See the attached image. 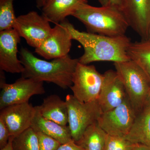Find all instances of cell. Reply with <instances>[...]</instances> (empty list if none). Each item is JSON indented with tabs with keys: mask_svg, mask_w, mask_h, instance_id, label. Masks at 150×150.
<instances>
[{
	"mask_svg": "<svg viewBox=\"0 0 150 150\" xmlns=\"http://www.w3.org/2000/svg\"><path fill=\"white\" fill-rule=\"evenodd\" d=\"M69 31L73 40L77 41L83 47V54L79 58V63L88 65L97 62L114 63L130 60L128 49L131 43L126 35L108 36L76 29L69 22H62Z\"/></svg>",
	"mask_w": 150,
	"mask_h": 150,
	"instance_id": "obj_1",
	"label": "cell"
},
{
	"mask_svg": "<svg viewBox=\"0 0 150 150\" xmlns=\"http://www.w3.org/2000/svg\"><path fill=\"white\" fill-rule=\"evenodd\" d=\"M19 59L24 67L22 77L52 83L63 89L71 87L79 59L68 55L50 62L38 58L27 48H22Z\"/></svg>",
	"mask_w": 150,
	"mask_h": 150,
	"instance_id": "obj_2",
	"label": "cell"
},
{
	"mask_svg": "<svg viewBox=\"0 0 150 150\" xmlns=\"http://www.w3.org/2000/svg\"><path fill=\"white\" fill-rule=\"evenodd\" d=\"M72 16L81 22L92 33L108 36L126 35L130 27L119 8L109 5L95 7L84 4Z\"/></svg>",
	"mask_w": 150,
	"mask_h": 150,
	"instance_id": "obj_3",
	"label": "cell"
},
{
	"mask_svg": "<svg viewBox=\"0 0 150 150\" xmlns=\"http://www.w3.org/2000/svg\"><path fill=\"white\" fill-rule=\"evenodd\" d=\"M115 71L124 85L128 98L137 115L142 112L150 90V81L132 60L114 63Z\"/></svg>",
	"mask_w": 150,
	"mask_h": 150,
	"instance_id": "obj_4",
	"label": "cell"
},
{
	"mask_svg": "<svg viewBox=\"0 0 150 150\" xmlns=\"http://www.w3.org/2000/svg\"><path fill=\"white\" fill-rule=\"evenodd\" d=\"M68 110V123L72 139L78 142L86 129L98 122L102 111L97 100L82 102L73 95L68 94L65 99Z\"/></svg>",
	"mask_w": 150,
	"mask_h": 150,
	"instance_id": "obj_5",
	"label": "cell"
},
{
	"mask_svg": "<svg viewBox=\"0 0 150 150\" xmlns=\"http://www.w3.org/2000/svg\"><path fill=\"white\" fill-rule=\"evenodd\" d=\"M104 76L94 65L78 62L73 75L72 85L70 88L74 96L82 102L97 100Z\"/></svg>",
	"mask_w": 150,
	"mask_h": 150,
	"instance_id": "obj_6",
	"label": "cell"
},
{
	"mask_svg": "<svg viewBox=\"0 0 150 150\" xmlns=\"http://www.w3.org/2000/svg\"><path fill=\"white\" fill-rule=\"evenodd\" d=\"M137 115L128 97L117 107L103 112L98 123L107 134L125 137L132 128Z\"/></svg>",
	"mask_w": 150,
	"mask_h": 150,
	"instance_id": "obj_7",
	"label": "cell"
},
{
	"mask_svg": "<svg viewBox=\"0 0 150 150\" xmlns=\"http://www.w3.org/2000/svg\"><path fill=\"white\" fill-rule=\"evenodd\" d=\"M13 28L28 45L35 48L42 44L52 29L48 19L34 11L17 17Z\"/></svg>",
	"mask_w": 150,
	"mask_h": 150,
	"instance_id": "obj_8",
	"label": "cell"
},
{
	"mask_svg": "<svg viewBox=\"0 0 150 150\" xmlns=\"http://www.w3.org/2000/svg\"><path fill=\"white\" fill-rule=\"evenodd\" d=\"M0 110L13 105L28 102L31 97L46 92L43 82L22 76L13 83L0 84Z\"/></svg>",
	"mask_w": 150,
	"mask_h": 150,
	"instance_id": "obj_9",
	"label": "cell"
},
{
	"mask_svg": "<svg viewBox=\"0 0 150 150\" xmlns=\"http://www.w3.org/2000/svg\"><path fill=\"white\" fill-rule=\"evenodd\" d=\"M118 8L129 26L142 38L148 40L150 25V0H121Z\"/></svg>",
	"mask_w": 150,
	"mask_h": 150,
	"instance_id": "obj_10",
	"label": "cell"
},
{
	"mask_svg": "<svg viewBox=\"0 0 150 150\" xmlns=\"http://www.w3.org/2000/svg\"><path fill=\"white\" fill-rule=\"evenodd\" d=\"M72 40L69 31L61 22L52 28L50 35L35 52L46 60L62 58L69 55Z\"/></svg>",
	"mask_w": 150,
	"mask_h": 150,
	"instance_id": "obj_11",
	"label": "cell"
},
{
	"mask_svg": "<svg viewBox=\"0 0 150 150\" xmlns=\"http://www.w3.org/2000/svg\"><path fill=\"white\" fill-rule=\"evenodd\" d=\"M21 37L15 29L0 31V69L11 74H22L24 68L18 57Z\"/></svg>",
	"mask_w": 150,
	"mask_h": 150,
	"instance_id": "obj_12",
	"label": "cell"
},
{
	"mask_svg": "<svg viewBox=\"0 0 150 150\" xmlns=\"http://www.w3.org/2000/svg\"><path fill=\"white\" fill-rule=\"evenodd\" d=\"M97 101L102 112L112 110L120 105L128 98L124 85L116 71L108 70Z\"/></svg>",
	"mask_w": 150,
	"mask_h": 150,
	"instance_id": "obj_13",
	"label": "cell"
},
{
	"mask_svg": "<svg viewBox=\"0 0 150 150\" xmlns=\"http://www.w3.org/2000/svg\"><path fill=\"white\" fill-rule=\"evenodd\" d=\"M36 110L29 102L13 105L1 110L0 118L4 121L11 136L15 137L31 127Z\"/></svg>",
	"mask_w": 150,
	"mask_h": 150,
	"instance_id": "obj_14",
	"label": "cell"
},
{
	"mask_svg": "<svg viewBox=\"0 0 150 150\" xmlns=\"http://www.w3.org/2000/svg\"><path fill=\"white\" fill-rule=\"evenodd\" d=\"M88 2V0H47L42 8V15L50 22L58 24Z\"/></svg>",
	"mask_w": 150,
	"mask_h": 150,
	"instance_id": "obj_15",
	"label": "cell"
},
{
	"mask_svg": "<svg viewBox=\"0 0 150 150\" xmlns=\"http://www.w3.org/2000/svg\"><path fill=\"white\" fill-rule=\"evenodd\" d=\"M35 107L36 112L30 127L35 132H40L50 136L62 144L73 140L69 126H62L44 118Z\"/></svg>",
	"mask_w": 150,
	"mask_h": 150,
	"instance_id": "obj_16",
	"label": "cell"
},
{
	"mask_svg": "<svg viewBox=\"0 0 150 150\" xmlns=\"http://www.w3.org/2000/svg\"><path fill=\"white\" fill-rule=\"evenodd\" d=\"M35 107L44 118L62 126H67L68 110L67 103L59 96H49L43 99L42 104Z\"/></svg>",
	"mask_w": 150,
	"mask_h": 150,
	"instance_id": "obj_17",
	"label": "cell"
},
{
	"mask_svg": "<svg viewBox=\"0 0 150 150\" xmlns=\"http://www.w3.org/2000/svg\"><path fill=\"white\" fill-rule=\"evenodd\" d=\"M124 137L133 144L150 147V111H143L137 115L131 130Z\"/></svg>",
	"mask_w": 150,
	"mask_h": 150,
	"instance_id": "obj_18",
	"label": "cell"
},
{
	"mask_svg": "<svg viewBox=\"0 0 150 150\" xmlns=\"http://www.w3.org/2000/svg\"><path fill=\"white\" fill-rule=\"evenodd\" d=\"M107 135L97 122L88 126L76 143L84 150H103Z\"/></svg>",
	"mask_w": 150,
	"mask_h": 150,
	"instance_id": "obj_19",
	"label": "cell"
},
{
	"mask_svg": "<svg viewBox=\"0 0 150 150\" xmlns=\"http://www.w3.org/2000/svg\"><path fill=\"white\" fill-rule=\"evenodd\" d=\"M130 60L139 65L150 81V42L148 40L131 42L128 49Z\"/></svg>",
	"mask_w": 150,
	"mask_h": 150,
	"instance_id": "obj_20",
	"label": "cell"
},
{
	"mask_svg": "<svg viewBox=\"0 0 150 150\" xmlns=\"http://www.w3.org/2000/svg\"><path fill=\"white\" fill-rule=\"evenodd\" d=\"M13 150H39L37 132L31 127L14 137Z\"/></svg>",
	"mask_w": 150,
	"mask_h": 150,
	"instance_id": "obj_21",
	"label": "cell"
},
{
	"mask_svg": "<svg viewBox=\"0 0 150 150\" xmlns=\"http://www.w3.org/2000/svg\"><path fill=\"white\" fill-rule=\"evenodd\" d=\"M14 0H0V31L13 28L17 17L13 8Z\"/></svg>",
	"mask_w": 150,
	"mask_h": 150,
	"instance_id": "obj_22",
	"label": "cell"
},
{
	"mask_svg": "<svg viewBox=\"0 0 150 150\" xmlns=\"http://www.w3.org/2000/svg\"><path fill=\"white\" fill-rule=\"evenodd\" d=\"M134 145L124 137L107 134L103 150H131Z\"/></svg>",
	"mask_w": 150,
	"mask_h": 150,
	"instance_id": "obj_23",
	"label": "cell"
},
{
	"mask_svg": "<svg viewBox=\"0 0 150 150\" xmlns=\"http://www.w3.org/2000/svg\"><path fill=\"white\" fill-rule=\"evenodd\" d=\"M39 150H57L62 144L46 134L37 132Z\"/></svg>",
	"mask_w": 150,
	"mask_h": 150,
	"instance_id": "obj_24",
	"label": "cell"
},
{
	"mask_svg": "<svg viewBox=\"0 0 150 150\" xmlns=\"http://www.w3.org/2000/svg\"><path fill=\"white\" fill-rule=\"evenodd\" d=\"M11 137L8 128L4 121L0 118V149L5 146Z\"/></svg>",
	"mask_w": 150,
	"mask_h": 150,
	"instance_id": "obj_25",
	"label": "cell"
},
{
	"mask_svg": "<svg viewBox=\"0 0 150 150\" xmlns=\"http://www.w3.org/2000/svg\"><path fill=\"white\" fill-rule=\"evenodd\" d=\"M57 150H84L83 148L78 144L74 141L71 142L64 144H62Z\"/></svg>",
	"mask_w": 150,
	"mask_h": 150,
	"instance_id": "obj_26",
	"label": "cell"
},
{
	"mask_svg": "<svg viewBox=\"0 0 150 150\" xmlns=\"http://www.w3.org/2000/svg\"><path fill=\"white\" fill-rule=\"evenodd\" d=\"M131 150H150V147L141 144H134Z\"/></svg>",
	"mask_w": 150,
	"mask_h": 150,
	"instance_id": "obj_27",
	"label": "cell"
},
{
	"mask_svg": "<svg viewBox=\"0 0 150 150\" xmlns=\"http://www.w3.org/2000/svg\"><path fill=\"white\" fill-rule=\"evenodd\" d=\"M13 138L14 137L11 136L7 144L5 146L1 149L0 150H13Z\"/></svg>",
	"mask_w": 150,
	"mask_h": 150,
	"instance_id": "obj_28",
	"label": "cell"
},
{
	"mask_svg": "<svg viewBox=\"0 0 150 150\" xmlns=\"http://www.w3.org/2000/svg\"><path fill=\"white\" fill-rule=\"evenodd\" d=\"M143 111H150V90L145 101Z\"/></svg>",
	"mask_w": 150,
	"mask_h": 150,
	"instance_id": "obj_29",
	"label": "cell"
},
{
	"mask_svg": "<svg viewBox=\"0 0 150 150\" xmlns=\"http://www.w3.org/2000/svg\"><path fill=\"white\" fill-rule=\"evenodd\" d=\"M36 6L38 8H42L45 5L47 0H35Z\"/></svg>",
	"mask_w": 150,
	"mask_h": 150,
	"instance_id": "obj_30",
	"label": "cell"
},
{
	"mask_svg": "<svg viewBox=\"0 0 150 150\" xmlns=\"http://www.w3.org/2000/svg\"><path fill=\"white\" fill-rule=\"evenodd\" d=\"M102 6H105L110 5L109 0H98Z\"/></svg>",
	"mask_w": 150,
	"mask_h": 150,
	"instance_id": "obj_31",
	"label": "cell"
},
{
	"mask_svg": "<svg viewBox=\"0 0 150 150\" xmlns=\"http://www.w3.org/2000/svg\"><path fill=\"white\" fill-rule=\"evenodd\" d=\"M110 1V5L112 6H115L118 7L120 4L121 0H109Z\"/></svg>",
	"mask_w": 150,
	"mask_h": 150,
	"instance_id": "obj_32",
	"label": "cell"
},
{
	"mask_svg": "<svg viewBox=\"0 0 150 150\" xmlns=\"http://www.w3.org/2000/svg\"><path fill=\"white\" fill-rule=\"evenodd\" d=\"M148 40H149V41L150 42V25L149 31V38H148Z\"/></svg>",
	"mask_w": 150,
	"mask_h": 150,
	"instance_id": "obj_33",
	"label": "cell"
}]
</instances>
